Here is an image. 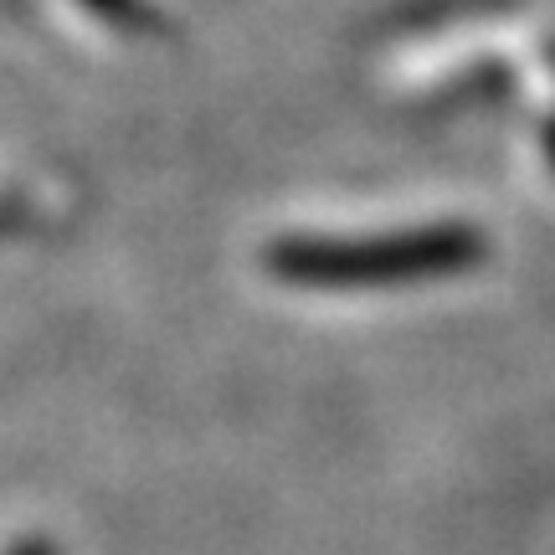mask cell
Here are the masks:
<instances>
[{
	"mask_svg": "<svg viewBox=\"0 0 555 555\" xmlns=\"http://www.w3.org/2000/svg\"><path fill=\"white\" fill-rule=\"evenodd\" d=\"M483 253L468 227H427V232H391V237L356 242H273V268L298 283H391V278L453 273Z\"/></svg>",
	"mask_w": 555,
	"mask_h": 555,
	"instance_id": "1",
	"label": "cell"
}]
</instances>
